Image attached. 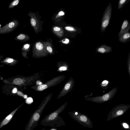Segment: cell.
Instances as JSON below:
<instances>
[{
    "label": "cell",
    "mask_w": 130,
    "mask_h": 130,
    "mask_svg": "<svg viewBox=\"0 0 130 130\" xmlns=\"http://www.w3.org/2000/svg\"><path fill=\"white\" fill-rule=\"evenodd\" d=\"M67 104L66 102L60 107L45 116L41 121L40 124L44 126L59 127L65 124L64 121L59 114L64 109Z\"/></svg>",
    "instance_id": "6da1fadb"
},
{
    "label": "cell",
    "mask_w": 130,
    "mask_h": 130,
    "mask_svg": "<svg viewBox=\"0 0 130 130\" xmlns=\"http://www.w3.org/2000/svg\"><path fill=\"white\" fill-rule=\"evenodd\" d=\"M53 94L51 93L45 97L40 106L31 115L25 130H33L37 125L42 111L51 100Z\"/></svg>",
    "instance_id": "7a4b0ae2"
},
{
    "label": "cell",
    "mask_w": 130,
    "mask_h": 130,
    "mask_svg": "<svg viewBox=\"0 0 130 130\" xmlns=\"http://www.w3.org/2000/svg\"><path fill=\"white\" fill-rule=\"evenodd\" d=\"M69 114L74 120L83 126L92 128L93 122L87 115L75 111L69 112Z\"/></svg>",
    "instance_id": "3957f363"
},
{
    "label": "cell",
    "mask_w": 130,
    "mask_h": 130,
    "mask_svg": "<svg viewBox=\"0 0 130 130\" xmlns=\"http://www.w3.org/2000/svg\"><path fill=\"white\" fill-rule=\"evenodd\" d=\"M117 88L115 87L109 91L101 96L85 98L87 101L98 103H102L110 101L115 95Z\"/></svg>",
    "instance_id": "277c9868"
},
{
    "label": "cell",
    "mask_w": 130,
    "mask_h": 130,
    "mask_svg": "<svg viewBox=\"0 0 130 130\" xmlns=\"http://www.w3.org/2000/svg\"><path fill=\"white\" fill-rule=\"evenodd\" d=\"M65 78L64 75L57 76L43 84L35 86L31 88L36 91H42L59 84Z\"/></svg>",
    "instance_id": "5b68a950"
},
{
    "label": "cell",
    "mask_w": 130,
    "mask_h": 130,
    "mask_svg": "<svg viewBox=\"0 0 130 130\" xmlns=\"http://www.w3.org/2000/svg\"><path fill=\"white\" fill-rule=\"evenodd\" d=\"M130 107V105L120 104L114 107L109 112L107 119L109 121L124 114Z\"/></svg>",
    "instance_id": "8992f818"
},
{
    "label": "cell",
    "mask_w": 130,
    "mask_h": 130,
    "mask_svg": "<svg viewBox=\"0 0 130 130\" xmlns=\"http://www.w3.org/2000/svg\"><path fill=\"white\" fill-rule=\"evenodd\" d=\"M112 7L110 3L108 4L104 13L101 21L102 32H104L109 24L111 16Z\"/></svg>",
    "instance_id": "52a82bcc"
},
{
    "label": "cell",
    "mask_w": 130,
    "mask_h": 130,
    "mask_svg": "<svg viewBox=\"0 0 130 130\" xmlns=\"http://www.w3.org/2000/svg\"><path fill=\"white\" fill-rule=\"evenodd\" d=\"M75 82L72 77H71L66 83L61 91L58 95V99L64 96L69 93L73 89L74 85Z\"/></svg>",
    "instance_id": "ba28073f"
},
{
    "label": "cell",
    "mask_w": 130,
    "mask_h": 130,
    "mask_svg": "<svg viewBox=\"0 0 130 130\" xmlns=\"http://www.w3.org/2000/svg\"><path fill=\"white\" fill-rule=\"evenodd\" d=\"M130 29V25L128 21L125 19L122 25L121 29L118 34V37H119L124 33L129 31Z\"/></svg>",
    "instance_id": "9c48e42d"
},
{
    "label": "cell",
    "mask_w": 130,
    "mask_h": 130,
    "mask_svg": "<svg viewBox=\"0 0 130 130\" xmlns=\"http://www.w3.org/2000/svg\"><path fill=\"white\" fill-rule=\"evenodd\" d=\"M112 47L106 44H103L97 47L95 51L97 53H99L102 54L108 53L112 51Z\"/></svg>",
    "instance_id": "30bf717a"
},
{
    "label": "cell",
    "mask_w": 130,
    "mask_h": 130,
    "mask_svg": "<svg viewBox=\"0 0 130 130\" xmlns=\"http://www.w3.org/2000/svg\"><path fill=\"white\" fill-rule=\"evenodd\" d=\"M23 104H21L17 108L6 117L0 123V128L5 125L7 124L12 119L13 117L18 109Z\"/></svg>",
    "instance_id": "8fae6325"
},
{
    "label": "cell",
    "mask_w": 130,
    "mask_h": 130,
    "mask_svg": "<svg viewBox=\"0 0 130 130\" xmlns=\"http://www.w3.org/2000/svg\"><path fill=\"white\" fill-rule=\"evenodd\" d=\"M130 39V32L128 31L125 33L119 38L118 40L122 43H126Z\"/></svg>",
    "instance_id": "7c38bea8"
},
{
    "label": "cell",
    "mask_w": 130,
    "mask_h": 130,
    "mask_svg": "<svg viewBox=\"0 0 130 130\" xmlns=\"http://www.w3.org/2000/svg\"><path fill=\"white\" fill-rule=\"evenodd\" d=\"M129 0H120L118 4V9H119L122 8L124 5L128 3Z\"/></svg>",
    "instance_id": "4fadbf2b"
},
{
    "label": "cell",
    "mask_w": 130,
    "mask_h": 130,
    "mask_svg": "<svg viewBox=\"0 0 130 130\" xmlns=\"http://www.w3.org/2000/svg\"><path fill=\"white\" fill-rule=\"evenodd\" d=\"M109 82L107 80L103 81L100 84V86L101 88L104 89H106L108 87Z\"/></svg>",
    "instance_id": "5bb4252c"
},
{
    "label": "cell",
    "mask_w": 130,
    "mask_h": 130,
    "mask_svg": "<svg viewBox=\"0 0 130 130\" xmlns=\"http://www.w3.org/2000/svg\"><path fill=\"white\" fill-rule=\"evenodd\" d=\"M23 82V80L19 78H16L14 79L13 83L15 85H19L21 84Z\"/></svg>",
    "instance_id": "9a60e30c"
},
{
    "label": "cell",
    "mask_w": 130,
    "mask_h": 130,
    "mask_svg": "<svg viewBox=\"0 0 130 130\" xmlns=\"http://www.w3.org/2000/svg\"><path fill=\"white\" fill-rule=\"evenodd\" d=\"M36 47L37 50L41 51L43 49V45L40 42H38L36 44Z\"/></svg>",
    "instance_id": "2e32d148"
},
{
    "label": "cell",
    "mask_w": 130,
    "mask_h": 130,
    "mask_svg": "<svg viewBox=\"0 0 130 130\" xmlns=\"http://www.w3.org/2000/svg\"><path fill=\"white\" fill-rule=\"evenodd\" d=\"M127 69L128 73L130 76V53L129 54L127 59Z\"/></svg>",
    "instance_id": "e0dca14e"
},
{
    "label": "cell",
    "mask_w": 130,
    "mask_h": 130,
    "mask_svg": "<svg viewBox=\"0 0 130 130\" xmlns=\"http://www.w3.org/2000/svg\"><path fill=\"white\" fill-rule=\"evenodd\" d=\"M121 124L124 128L128 129H129V127L128 124L126 122H122L121 123Z\"/></svg>",
    "instance_id": "ac0fdd59"
},
{
    "label": "cell",
    "mask_w": 130,
    "mask_h": 130,
    "mask_svg": "<svg viewBox=\"0 0 130 130\" xmlns=\"http://www.w3.org/2000/svg\"><path fill=\"white\" fill-rule=\"evenodd\" d=\"M66 30L71 31H75L76 30L74 28L71 26H67L65 27Z\"/></svg>",
    "instance_id": "d6986e66"
},
{
    "label": "cell",
    "mask_w": 130,
    "mask_h": 130,
    "mask_svg": "<svg viewBox=\"0 0 130 130\" xmlns=\"http://www.w3.org/2000/svg\"><path fill=\"white\" fill-rule=\"evenodd\" d=\"M25 37V36L23 34H21L18 36L17 37V38L19 40H23L24 39Z\"/></svg>",
    "instance_id": "ffe728a7"
},
{
    "label": "cell",
    "mask_w": 130,
    "mask_h": 130,
    "mask_svg": "<svg viewBox=\"0 0 130 130\" xmlns=\"http://www.w3.org/2000/svg\"><path fill=\"white\" fill-rule=\"evenodd\" d=\"M30 23L31 25L33 26H35L36 24V21L34 18H32L31 19Z\"/></svg>",
    "instance_id": "44dd1931"
},
{
    "label": "cell",
    "mask_w": 130,
    "mask_h": 130,
    "mask_svg": "<svg viewBox=\"0 0 130 130\" xmlns=\"http://www.w3.org/2000/svg\"><path fill=\"white\" fill-rule=\"evenodd\" d=\"M54 30L56 32H58L59 31H60L61 30V29L59 27L55 26L53 28Z\"/></svg>",
    "instance_id": "7402d4cb"
},
{
    "label": "cell",
    "mask_w": 130,
    "mask_h": 130,
    "mask_svg": "<svg viewBox=\"0 0 130 130\" xmlns=\"http://www.w3.org/2000/svg\"><path fill=\"white\" fill-rule=\"evenodd\" d=\"M62 41L63 43L67 44L69 43V39H65L62 40Z\"/></svg>",
    "instance_id": "603a6c76"
},
{
    "label": "cell",
    "mask_w": 130,
    "mask_h": 130,
    "mask_svg": "<svg viewBox=\"0 0 130 130\" xmlns=\"http://www.w3.org/2000/svg\"><path fill=\"white\" fill-rule=\"evenodd\" d=\"M19 3V1L18 0H15L12 3V5L13 6L17 5Z\"/></svg>",
    "instance_id": "cb8c5ba5"
},
{
    "label": "cell",
    "mask_w": 130,
    "mask_h": 130,
    "mask_svg": "<svg viewBox=\"0 0 130 130\" xmlns=\"http://www.w3.org/2000/svg\"><path fill=\"white\" fill-rule=\"evenodd\" d=\"M47 51L50 53H52V48L50 46H47L46 48Z\"/></svg>",
    "instance_id": "d4e9b609"
},
{
    "label": "cell",
    "mask_w": 130,
    "mask_h": 130,
    "mask_svg": "<svg viewBox=\"0 0 130 130\" xmlns=\"http://www.w3.org/2000/svg\"><path fill=\"white\" fill-rule=\"evenodd\" d=\"M14 23L13 22H11L8 25L9 27L10 28H12L14 26Z\"/></svg>",
    "instance_id": "484cf974"
},
{
    "label": "cell",
    "mask_w": 130,
    "mask_h": 130,
    "mask_svg": "<svg viewBox=\"0 0 130 130\" xmlns=\"http://www.w3.org/2000/svg\"><path fill=\"white\" fill-rule=\"evenodd\" d=\"M27 103H30L32 102V100L31 98H29L27 99Z\"/></svg>",
    "instance_id": "4316f807"
},
{
    "label": "cell",
    "mask_w": 130,
    "mask_h": 130,
    "mask_svg": "<svg viewBox=\"0 0 130 130\" xmlns=\"http://www.w3.org/2000/svg\"><path fill=\"white\" fill-rule=\"evenodd\" d=\"M59 70L60 71H65L67 70V68L65 67H61L59 68Z\"/></svg>",
    "instance_id": "83f0119b"
},
{
    "label": "cell",
    "mask_w": 130,
    "mask_h": 130,
    "mask_svg": "<svg viewBox=\"0 0 130 130\" xmlns=\"http://www.w3.org/2000/svg\"><path fill=\"white\" fill-rule=\"evenodd\" d=\"M58 14L59 16H62L64 14V13L63 11H61L59 12Z\"/></svg>",
    "instance_id": "f1b7e54d"
},
{
    "label": "cell",
    "mask_w": 130,
    "mask_h": 130,
    "mask_svg": "<svg viewBox=\"0 0 130 130\" xmlns=\"http://www.w3.org/2000/svg\"><path fill=\"white\" fill-rule=\"evenodd\" d=\"M30 46V45L28 44H26L24 46V47L25 49H27Z\"/></svg>",
    "instance_id": "f546056e"
},
{
    "label": "cell",
    "mask_w": 130,
    "mask_h": 130,
    "mask_svg": "<svg viewBox=\"0 0 130 130\" xmlns=\"http://www.w3.org/2000/svg\"><path fill=\"white\" fill-rule=\"evenodd\" d=\"M37 85H39L42 84V83L39 80H37L36 82Z\"/></svg>",
    "instance_id": "4dcf8cb0"
},
{
    "label": "cell",
    "mask_w": 130,
    "mask_h": 130,
    "mask_svg": "<svg viewBox=\"0 0 130 130\" xmlns=\"http://www.w3.org/2000/svg\"><path fill=\"white\" fill-rule=\"evenodd\" d=\"M13 61V59L11 58L9 59L7 61L8 63H11Z\"/></svg>",
    "instance_id": "1f68e13d"
},
{
    "label": "cell",
    "mask_w": 130,
    "mask_h": 130,
    "mask_svg": "<svg viewBox=\"0 0 130 130\" xmlns=\"http://www.w3.org/2000/svg\"><path fill=\"white\" fill-rule=\"evenodd\" d=\"M17 88H14L13 89L12 92L13 93H15L17 92Z\"/></svg>",
    "instance_id": "d6a6232c"
},
{
    "label": "cell",
    "mask_w": 130,
    "mask_h": 130,
    "mask_svg": "<svg viewBox=\"0 0 130 130\" xmlns=\"http://www.w3.org/2000/svg\"><path fill=\"white\" fill-rule=\"evenodd\" d=\"M50 130H57L55 128H51Z\"/></svg>",
    "instance_id": "836d02e7"
},
{
    "label": "cell",
    "mask_w": 130,
    "mask_h": 130,
    "mask_svg": "<svg viewBox=\"0 0 130 130\" xmlns=\"http://www.w3.org/2000/svg\"></svg>",
    "instance_id": "e575fe53"
}]
</instances>
